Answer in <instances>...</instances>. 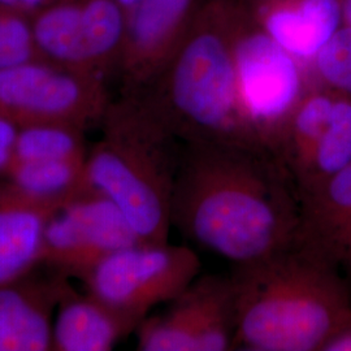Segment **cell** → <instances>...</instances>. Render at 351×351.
<instances>
[{"label": "cell", "instance_id": "5b68a950", "mask_svg": "<svg viewBox=\"0 0 351 351\" xmlns=\"http://www.w3.org/2000/svg\"><path fill=\"white\" fill-rule=\"evenodd\" d=\"M233 55L245 117L261 146L277 158L313 73L255 23L245 0L234 12Z\"/></svg>", "mask_w": 351, "mask_h": 351}, {"label": "cell", "instance_id": "ac0fdd59", "mask_svg": "<svg viewBox=\"0 0 351 351\" xmlns=\"http://www.w3.org/2000/svg\"><path fill=\"white\" fill-rule=\"evenodd\" d=\"M85 160L14 162L3 178L26 199L55 211L86 190Z\"/></svg>", "mask_w": 351, "mask_h": 351}, {"label": "cell", "instance_id": "2e32d148", "mask_svg": "<svg viewBox=\"0 0 351 351\" xmlns=\"http://www.w3.org/2000/svg\"><path fill=\"white\" fill-rule=\"evenodd\" d=\"M138 323L86 293L72 289L58 306L52 328V350L110 351L136 332Z\"/></svg>", "mask_w": 351, "mask_h": 351}, {"label": "cell", "instance_id": "603a6c76", "mask_svg": "<svg viewBox=\"0 0 351 351\" xmlns=\"http://www.w3.org/2000/svg\"><path fill=\"white\" fill-rule=\"evenodd\" d=\"M19 126L0 116V178L7 175L14 162V141Z\"/></svg>", "mask_w": 351, "mask_h": 351}, {"label": "cell", "instance_id": "30bf717a", "mask_svg": "<svg viewBox=\"0 0 351 351\" xmlns=\"http://www.w3.org/2000/svg\"><path fill=\"white\" fill-rule=\"evenodd\" d=\"M142 242L119 207L84 190L55 210L43 239L42 267L82 280L113 251Z\"/></svg>", "mask_w": 351, "mask_h": 351}, {"label": "cell", "instance_id": "4fadbf2b", "mask_svg": "<svg viewBox=\"0 0 351 351\" xmlns=\"http://www.w3.org/2000/svg\"><path fill=\"white\" fill-rule=\"evenodd\" d=\"M293 246L333 268L351 267V164L300 197Z\"/></svg>", "mask_w": 351, "mask_h": 351}, {"label": "cell", "instance_id": "3957f363", "mask_svg": "<svg viewBox=\"0 0 351 351\" xmlns=\"http://www.w3.org/2000/svg\"><path fill=\"white\" fill-rule=\"evenodd\" d=\"M236 328L232 350L322 351L351 320V297L339 269L291 246L234 265Z\"/></svg>", "mask_w": 351, "mask_h": 351}, {"label": "cell", "instance_id": "52a82bcc", "mask_svg": "<svg viewBox=\"0 0 351 351\" xmlns=\"http://www.w3.org/2000/svg\"><path fill=\"white\" fill-rule=\"evenodd\" d=\"M32 24L42 59L107 84L117 77L128 24L119 0H63Z\"/></svg>", "mask_w": 351, "mask_h": 351}, {"label": "cell", "instance_id": "277c9868", "mask_svg": "<svg viewBox=\"0 0 351 351\" xmlns=\"http://www.w3.org/2000/svg\"><path fill=\"white\" fill-rule=\"evenodd\" d=\"M101 126L85 188L113 202L142 242H168L180 139L134 94L112 99Z\"/></svg>", "mask_w": 351, "mask_h": 351}, {"label": "cell", "instance_id": "8992f818", "mask_svg": "<svg viewBox=\"0 0 351 351\" xmlns=\"http://www.w3.org/2000/svg\"><path fill=\"white\" fill-rule=\"evenodd\" d=\"M198 254L168 242H137L113 251L82 278L86 293L138 324L199 276Z\"/></svg>", "mask_w": 351, "mask_h": 351}, {"label": "cell", "instance_id": "7a4b0ae2", "mask_svg": "<svg viewBox=\"0 0 351 351\" xmlns=\"http://www.w3.org/2000/svg\"><path fill=\"white\" fill-rule=\"evenodd\" d=\"M239 0H204L186 37L158 77L132 93L180 142L264 150L239 101L233 55ZM267 151V150H265Z\"/></svg>", "mask_w": 351, "mask_h": 351}, {"label": "cell", "instance_id": "d6986e66", "mask_svg": "<svg viewBox=\"0 0 351 351\" xmlns=\"http://www.w3.org/2000/svg\"><path fill=\"white\" fill-rule=\"evenodd\" d=\"M351 164V97L336 91L329 124L306 171L295 182L298 198Z\"/></svg>", "mask_w": 351, "mask_h": 351}, {"label": "cell", "instance_id": "cb8c5ba5", "mask_svg": "<svg viewBox=\"0 0 351 351\" xmlns=\"http://www.w3.org/2000/svg\"><path fill=\"white\" fill-rule=\"evenodd\" d=\"M0 1L16 11H20L33 17L38 12L49 8L51 5H55L63 0H0Z\"/></svg>", "mask_w": 351, "mask_h": 351}, {"label": "cell", "instance_id": "5bb4252c", "mask_svg": "<svg viewBox=\"0 0 351 351\" xmlns=\"http://www.w3.org/2000/svg\"><path fill=\"white\" fill-rule=\"evenodd\" d=\"M252 19L307 66L343 24L339 0H245Z\"/></svg>", "mask_w": 351, "mask_h": 351}, {"label": "cell", "instance_id": "8fae6325", "mask_svg": "<svg viewBox=\"0 0 351 351\" xmlns=\"http://www.w3.org/2000/svg\"><path fill=\"white\" fill-rule=\"evenodd\" d=\"M204 0H137L128 12L125 42L117 71L120 93L154 81L169 63Z\"/></svg>", "mask_w": 351, "mask_h": 351}, {"label": "cell", "instance_id": "7c38bea8", "mask_svg": "<svg viewBox=\"0 0 351 351\" xmlns=\"http://www.w3.org/2000/svg\"><path fill=\"white\" fill-rule=\"evenodd\" d=\"M38 268L0 285V351L52 350V315L72 287L68 277Z\"/></svg>", "mask_w": 351, "mask_h": 351}, {"label": "cell", "instance_id": "d4e9b609", "mask_svg": "<svg viewBox=\"0 0 351 351\" xmlns=\"http://www.w3.org/2000/svg\"><path fill=\"white\" fill-rule=\"evenodd\" d=\"M322 351H351V320L326 342Z\"/></svg>", "mask_w": 351, "mask_h": 351}, {"label": "cell", "instance_id": "484cf974", "mask_svg": "<svg viewBox=\"0 0 351 351\" xmlns=\"http://www.w3.org/2000/svg\"><path fill=\"white\" fill-rule=\"evenodd\" d=\"M343 25L351 26V0H339Z\"/></svg>", "mask_w": 351, "mask_h": 351}, {"label": "cell", "instance_id": "6da1fadb", "mask_svg": "<svg viewBox=\"0 0 351 351\" xmlns=\"http://www.w3.org/2000/svg\"><path fill=\"white\" fill-rule=\"evenodd\" d=\"M300 198L268 151L188 143L181 150L172 226L234 263L263 261L294 245Z\"/></svg>", "mask_w": 351, "mask_h": 351}, {"label": "cell", "instance_id": "e0dca14e", "mask_svg": "<svg viewBox=\"0 0 351 351\" xmlns=\"http://www.w3.org/2000/svg\"><path fill=\"white\" fill-rule=\"evenodd\" d=\"M336 90L316 78L291 116L277 159L288 172L294 186L306 171L315 147L329 124Z\"/></svg>", "mask_w": 351, "mask_h": 351}, {"label": "cell", "instance_id": "4316f807", "mask_svg": "<svg viewBox=\"0 0 351 351\" xmlns=\"http://www.w3.org/2000/svg\"><path fill=\"white\" fill-rule=\"evenodd\" d=\"M137 0H119V3L124 7L126 10V12H129V10L136 4Z\"/></svg>", "mask_w": 351, "mask_h": 351}, {"label": "cell", "instance_id": "9a60e30c", "mask_svg": "<svg viewBox=\"0 0 351 351\" xmlns=\"http://www.w3.org/2000/svg\"><path fill=\"white\" fill-rule=\"evenodd\" d=\"M52 213L0 178V285L42 265L45 229Z\"/></svg>", "mask_w": 351, "mask_h": 351}, {"label": "cell", "instance_id": "ba28073f", "mask_svg": "<svg viewBox=\"0 0 351 351\" xmlns=\"http://www.w3.org/2000/svg\"><path fill=\"white\" fill-rule=\"evenodd\" d=\"M112 101L108 84L45 59L0 69V116L17 126L101 125Z\"/></svg>", "mask_w": 351, "mask_h": 351}, {"label": "cell", "instance_id": "44dd1931", "mask_svg": "<svg viewBox=\"0 0 351 351\" xmlns=\"http://www.w3.org/2000/svg\"><path fill=\"white\" fill-rule=\"evenodd\" d=\"M310 65L319 82L351 97V26H339Z\"/></svg>", "mask_w": 351, "mask_h": 351}, {"label": "cell", "instance_id": "7402d4cb", "mask_svg": "<svg viewBox=\"0 0 351 351\" xmlns=\"http://www.w3.org/2000/svg\"><path fill=\"white\" fill-rule=\"evenodd\" d=\"M37 59L32 17L0 1V69Z\"/></svg>", "mask_w": 351, "mask_h": 351}, {"label": "cell", "instance_id": "9c48e42d", "mask_svg": "<svg viewBox=\"0 0 351 351\" xmlns=\"http://www.w3.org/2000/svg\"><path fill=\"white\" fill-rule=\"evenodd\" d=\"M236 328L230 277L198 276L162 314L145 317L137 333L141 351L232 350Z\"/></svg>", "mask_w": 351, "mask_h": 351}, {"label": "cell", "instance_id": "ffe728a7", "mask_svg": "<svg viewBox=\"0 0 351 351\" xmlns=\"http://www.w3.org/2000/svg\"><path fill=\"white\" fill-rule=\"evenodd\" d=\"M85 132L80 126L63 123L19 126L14 162L85 160L88 151Z\"/></svg>", "mask_w": 351, "mask_h": 351}]
</instances>
